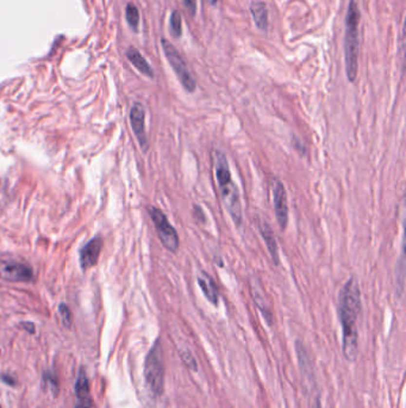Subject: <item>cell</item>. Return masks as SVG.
I'll return each instance as SVG.
<instances>
[{
  "label": "cell",
  "mask_w": 406,
  "mask_h": 408,
  "mask_svg": "<svg viewBox=\"0 0 406 408\" xmlns=\"http://www.w3.org/2000/svg\"><path fill=\"white\" fill-rule=\"evenodd\" d=\"M361 311V290L357 279L351 277L338 292V317L342 326L343 353L348 361L357 356V319Z\"/></svg>",
  "instance_id": "cell-1"
},
{
  "label": "cell",
  "mask_w": 406,
  "mask_h": 408,
  "mask_svg": "<svg viewBox=\"0 0 406 408\" xmlns=\"http://www.w3.org/2000/svg\"><path fill=\"white\" fill-rule=\"evenodd\" d=\"M213 170L218 184V190L224 208L231 217L232 222L237 228L243 223V209L240 191L236 183L232 180L230 166L225 153L221 149H213L212 152Z\"/></svg>",
  "instance_id": "cell-2"
},
{
  "label": "cell",
  "mask_w": 406,
  "mask_h": 408,
  "mask_svg": "<svg viewBox=\"0 0 406 408\" xmlns=\"http://www.w3.org/2000/svg\"><path fill=\"white\" fill-rule=\"evenodd\" d=\"M359 23L360 10L357 0H351L346 17V36H344V58H346L347 78L354 82L359 68Z\"/></svg>",
  "instance_id": "cell-3"
},
{
  "label": "cell",
  "mask_w": 406,
  "mask_h": 408,
  "mask_svg": "<svg viewBox=\"0 0 406 408\" xmlns=\"http://www.w3.org/2000/svg\"><path fill=\"white\" fill-rule=\"evenodd\" d=\"M144 378L149 390L155 396L161 395L165 385L164 352L160 341L157 340L148 352L144 363Z\"/></svg>",
  "instance_id": "cell-4"
},
{
  "label": "cell",
  "mask_w": 406,
  "mask_h": 408,
  "mask_svg": "<svg viewBox=\"0 0 406 408\" xmlns=\"http://www.w3.org/2000/svg\"><path fill=\"white\" fill-rule=\"evenodd\" d=\"M161 44L166 58H167L169 65L172 66L173 71H174L175 76L178 77L180 84L183 85V87L187 92L193 93L197 89V82L193 77H192L188 67H187L185 60L181 57L180 53L175 49L174 45L170 43L167 39H162Z\"/></svg>",
  "instance_id": "cell-5"
},
{
  "label": "cell",
  "mask_w": 406,
  "mask_h": 408,
  "mask_svg": "<svg viewBox=\"0 0 406 408\" xmlns=\"http://www.w3.org/2000/svg\"><path fill=\"white\" fill-rule=\"evenodd\" d=\"M149 215H150L154 222L157 236H159L160 241L164 245L165 249L172 253L178 252L179 247H180V239H179L178 232L168 221L167 216L164 214L161 209L155 207L149 208Z\"/></svg>",
  "instance_id": "cell-6"
},
{
  "label": "cell",
  "mask_w": 406,
  "mask_h": 408,
  "mask_svg": "<svg viewBox=\"0 0 406 408\" xmlns=\"http://www.w3.org/2000/svg\"><path fill=\"white\" fill-rule=\"evenodd\" d=\"M272 194H273V204L275 218L281 231H285L288 225V202L287 193L282 181L277 178L272 180Z\"/></svg>",
  "instance_id": "cell-7"
},
{
  "label": "cell",
  "mask_w": 406,
  "mask_h": 408,
  "mask_svg": "<svg viewBox=\"0 0 406 408\" xmlns=\"http://www.w3.org/2000/svg\"><path fill=\"white\" fill-rule=\"evenodd\" d=\"M0 276L11 282H29L33 279V269L23 261L9 260L0 264Z\"/></svg>",
  "instance_id": "cell-8"
},
{
  "label": "cell",
  "mask_w": 406,
  "mask_h": 408,
  "mask_svg": "<svg viewBox=\"0 0 406 408\" xmlns=\"http://www.w3.org/2000/svg\"><path fill=\"white\" fill-rule=\"evenodd\" d=\"M130 123L141 148L143 152H147L149 148V142L146 132V110L141 103H135L132 105L130 110Z\"/></svg>",
  "instance_id": "cell-9"
},
{
  "label": "cell",
  "mask_w": 406,
  "mask_h": 408,
  "mask_svg": "<svg viewBox=\"0 0 406 408\" xmlns=\"http://www.w3.org/2000/svg\"><path fill=\"white\" fill-rule=\"evenodd\" d=\"M103 247V240L100 236H95L87 242L80 251V264L84 270L92 268L98 263L99 254Z\"/></svg>",
  "instance_id": "cell-10"
},
{
  "label": "cell",
  "mask_w": 406,
  "mask_h": 408,
  "mask_svg": "<svg viewBox=\"0 0 406 408\" xmlns=\"http://www.w3.org/2000/svg\"><path fill=\"white\" fill-rule=\"evenodd\" d=\"M258 229H260L261 236H262L264 242H266V246H267V249H268V252H269V254H271L273 264L275 266H279L280 265L279 247H277V239H275L273 229H272V227L268 223V221L264 220V218H260V220H258Z\"/></svg>",
  "instance_id": "cell-11"
},
{
  "label": "cell",
  "mask_w": 406,
  "mask_h": 408,
  "mask_svg": "<svg viewBox=\"0 0 406 408\" xmlns=\"http://www.w3.org/2000/svg\"><path fill=\"white\" fill-rule=\"evenodd\" d=\"M197 282L205 298L212 306H217L218 301H220V291H218V287L215 283L212 277L209 273H206V272L200 271L197 276Z\"/></svg>",
  "instance_id": "cell-12"
},
{
  "label": "cell",
  "mask_w": 406,
  "mask_h": 408,
  "mask_svg": "<svg viewBox=\"0 0 406 408\" xmlns=\"http://www.w3.org/2000/svg\"><path fill=\"white\" fill-rule=\"evenodd\" d=\"M75 394L77 397L76 408H91V406H92V399H91L90 394V385H88V380L82 370L80 375L77 376Z\"/></svg>",
  "instance_id": "cell-13"
},
{
  "label": "cell",
  "mask_w": 406,
  "mask_h": 408,
  "mask_svg": "<svg viewBox=\"0 0 406 408\" xmlns=\"http://www.w3.org/2000/svg\"><path fill=\"white\" fill-rule=\"evenodd\" d=\"M127 58H129L130 62H131L141 73L149 77V78H154L153 68H151V66L149 65L148 61L142 57V54H141L137 49H135V48L132 47L129 48L127 52Z\"/></svg>",
  "instance_id": "cell-14"
},
{
  "label": "cell",
  "mask_w": 406,
  "mask_h": 408,
  "mask_svg": "<svg viewBox=\"0 0 406 408\" xmlns=\"http://www.w3.org/2000/svg\"><path fill=\"white\" fill-rule=\"evenodd\" d=\"M250 13L255 25L261 30H264L268 25V10L262 1H254L250 4Z\"/></svg>",
  "instance_id": "cell-15"
},
{
  "label": "cell",
  "mask_w": 406,
  "mask_h": 408,
  "mask_svg": "<svg viewBox=\"0 0 406 408\" xmlns=\"http://www.w3.org/2000/svg\"><path fill=\"white\" fill-rule=\"evenodd\" d=\"M252 295L254 298V302L256 303L258 308L261 311V313H262V315L264 319H266V321L268 322V325H271L272 324L271 309H269V306H268V303H267V300H266V297H264L262 290L258 288V285H256L255 283H254L253 281H252Z\"/></svg>",
  "instance_id": "cell-16"
},
{
  "label": "cell",
  "mask_w": 406,
  "mask_h": 408,
  "mask_svg": "<svg viewBox=\"0 0 406 408\" xmlns=\"http://www.w3.org/2000/svg\"><path fill=\"white\" fill-rule=\"evenodd\" d=\"M169 30L173 37H180L183 34V19L179 11H173L169 18Z\"/></svg>",
  "instance_id": "cell-17"
},
{
  "label": "cell",
  "mask_w": 406,
  "mask_h": 408,
  "mask_svg": "<svg viewBox=\"0 0 406 408\" xmlns=\"http://www.w3.org/2000/svg\"><path fill=\"white\" fill-rule=\"evenodd\" d=\"M125 17H127L128 24L136 30L138 23H140V12H138V9L135 5L128 4L127 9H125Z\"/></svg>",
  "instance_id": "cell-18"
},
{
  "label": "cell",
  "mask_w": 406,
  "mask_h": 408,
  "mask_svg": "<svg viewBox=\"0 0 406 408\" xmlns=\"http://www.w3.org/2000/svg\"><path fill=\"white\" fill-rule=\"evenodd\" d=\"M397 278V287H399V291H403V288H404V277H405V263H404V251L402 252V257H400L399 263L397 264V273H395Z\"/></svg>",
  "instance_id": "cell-19"
},
{
  "label": "cell",
  "mask_w": 406,
  "mask_h": 408,
  "mask_svg": "<svg viewBox=\"0 0 406 408\" xmlns=\"http://www.w3.org/2000/svg\"><path fill=\"white\" fill-rule=\"evenodd\" d=\"M180 354H181V358H183V361H184V363H185L186 367L188 368L189 370H192V371H197L198 364H197L196 358L193 357V354L191 353V351L185 349V350L181 351Z\"/></svg>",
  "instance_id": "cell-20"
},
{
  "label": "cell",
  "mask_w": 406,
  "mask_h": 408,
  "mask_svg": "<svg viewBox=\"0 0 406 408\" xmlns=\"http://www.w3.org/2000/svg\"><path fill=\"white\" fill-rule=\"evenodd\" d=\"M58 313H60L63 325H65L66 327H71L72 313H71V309L68 308V306H66L65 303H61V305L58 306Z\"/></svg>",
  "instance_id": "cell-21"
},
{
  "label": "cell",
  "mask_w": 406,
  "mask_h": 408,
  "mask_svg": "<svg viewBox=\"0 0 406 408\" xmlns=\"http://www.w3.org/2000/svg\"><path fill=\"white\" fill-rule=\"evenodd\" d=\"M193 215L194 217L197 218V221H200V222L204 223L206 221V216L204 214V210L202 209V207L198 204L193 205Z\"/></svg>",
  "instance_id": "cell-22"
},
{
  "label": "cell",
  "mask_w": 406,
  "mask_h": 408,
  "mask_svg": "<svg viewBox=\"0 0 406 408\" xmlns=\"http://www.w3.org/2000/svg\"><path fill=\"white\" fill-rule=\"evenodd\" d=\"M186 9L188 10L191 16H194L197 13V0H184Z\"/></svg>",
  "instance_id": "cell-23"
},
{
  "label": "cell",
  "mask_w": 406,
  "mask_h": 408,
  "mask_svg": "<svg viewBox=\"0 0 406 408\" xmlns=\"http://www.w3.org/2000/svg\"><path fill=\"white\" fill-rule=\"evenodd\" d=\"M1 380L4 381L5 383H7V385H10V386H15L16 385L15 378L11 377V376H9V375H1Z\"/></svg>",
  "instance_id": "cell-24"
},
{
  "label": "cell",
  "mask_w": 406,
  "mask_h": 408,
  "mask_svg": "<svg viewBox=\"0 0 406 408\" xmlns=\"http://www.w3.org/2000/svg\"><path fill=\"white\" fill-rule=\"evenodd\" d=\"M22 326L26 330H28L29 333H31V334H33V333H35V325L31 324V322H23Z\"/></svg>",
  "instance_id": "cell-25"
},
{
  "label": "cell",
  "mask_w": 406,
  "mask_h": 408,
  "mask_svg": "<svg viewBox=\"0 0 406 408\" xmlns=\"http://www.w3.org/2000/svg\"><path fill=\"white\" fill-rule=\"evenodd\" d=\"M217 1H218V0H210V2H211V4H212V5L217 4Z\"/></svg>",
  "instance_id": "cell-26"
},
{
  "label": "cell",
  "mask_w": 406,
  "mask_h": 408,
  "mask_svg": "<svg viewBox=\"0 0 406 408\" xmlns=\"http://www.w3.org/2000/svg\"><path fill=\"white\" fill-rule=\"evenodd\" d=\"M0 408H1V406H0Z\"/></svg>",
  "instance_id": "cell-27"
}]
</instances>
